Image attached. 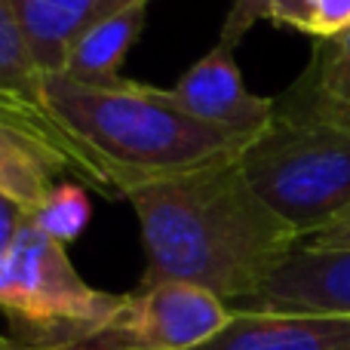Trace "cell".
Segmentation results:
<instances>
[{
  "instance_id": "12",
  "label": "cell",
  "mask_w": 350,
  "mask_h": 350,
  "mask_svg": "<svg viewBox=\"0 0 350 350\" xmlns=\"http://www.w3.org/2000/svg\"><path fill=\"white\" fill-rule=\"evenodd\" d=\"M65 178H77L74 163L46 139L0 114V193L34 212L53 187Z\"/></svg>"
},
{
  "instance_id": "8",
  "label": "cell",
  "mask_w": 350,
  "mask_h": 350,
  "mask_svg": "<svg viewBox=\"0 0 350 350\" xmlns=\"http://www.w3.org/2000/svg\"><path fill=\"white\" fill-rule=\"evenodd\" d=\"M234 310L317 314L350 320V249L298 246L249 301Z\"/></svg>"
},
{
  "instance_id": "9",
  "label": "cell",
  "mask_w": 350,
  "mask_h": 350,
  "mask_svg": "<svg viewBox=\"0 0 350 350\" xmlns=\"http://www.w3.org/2000/svg\"><path fill=\"white\" fill-rule=\"evenodd\" d=\"M191 350H350L347 317L230 310L212 338Z\"/></svg>"
},
{
  "instance_id": "11",
  "label": "cell",
  "mask_w": 350,
  "mask_h": 350,
  "mask_svg": "<svg viewBox=\"0 0 350 350\" xmlns=\"http://www.w3.org/2000/svg\"><path fill=\"white\" fill-rule=\"evenodd\" d=\"M273 111L350 129V28L314 43L308 68L273 98Z\"/></svg>"
},
{
  "instance_id": "15",
  "label": "cell",
  "mask_w": 350,
  "mask_h": 350,
  "mask_svg": "<svg viewBox=\"0 0 350 350\" xmlns=\"http://www.w3.org/2000/svg\"><path fill=\"white\" fill-rule=\"evenodd\" d=\"M31 218H34V224L43 234H49L55 243L68 246L90 224V197H86V187L77 178L59 181L53 187V193L31 212Z\"/></svg>"
},
{
  "instance_id": "4",
  "label": "cell",
  "mask_w": 350,
  "mask_h": 350,
  "mask_svg": "<svg viewBox=\"0 0 350 350\" xmlns=\"http://www.w3.org/2000/svg\"><path fill=\"white\" fill-rule=\"evenodd\" d=\"M120 295L92 289L71 265L65 246L25 221L6 252V280L0 310L10 320L16 345L53 350L68 345L86 329L98 326L117 308Z\"/></svg>"
},
{
  "instance_id": "14",
  "label": "cell",
  "mask_w": 350,
  "mask_h": 350,
  "mask_svg": "<svg viewBox=\"0 0 350 350\" xmlns=\"http://www.w3.org/2000/svg\"><path fill=\"white\" fill-rule=\"evenodd\" d=\"M317 16H320V0H234L218 40L237 46L258 22L283 25V28L317 37Z\"/></svg>"
},
{
  "instance_id": "2",
  "label": "cell",
  "mask_w": 350,
  "mask_h": 350,
  "mask_svg": "<svg viewBox=\"0 0 350 350\" xmlns=\"http://www.w3.org/2000/svg\"><path fill=\"white\" fill-rule=\"evenodd\" d=\"M46 105L55 120L105 166L117 197H126L145 181L240 157L252 142L200 123L172 102L170 90L126 77L96 90L74 83L65 74H49Z\"/></svg>"
},
{
  "instance_id": "7",
  "label": "cell",
  "mask_w": 350,
  "mask_h": 350,
  "mask_svg": "<svg viewBox=\"0 0 350 350\" xmlns=\"http://www.w3.org/2000/svg\"><path fill=\"white\" fill-rule=\"evenodd\" d=\"M234 49V43L218 40L170 86V96L206 126L255 139L273 120V98H261L249 90Z\"/></svg>"
},
{
  "instance_id": "5",
  "label": "cell",
  "mask_w": 350,
  "mask_h": 350,
  "mask_svg": "<svg viewBox=\"0 0 350 350\" xmlns=\"http://www.w3.org/2000/svg\"><path fill=\"white\" fill-rule=\"evenodd\" d=\"M228 320V304L197 286L139 283L98 326L53 350H191Z\"/></svg>"
},
{
  "instance_id": "1",
  "label": "cell",
  "mask_w": 350,
  "mask_h": 350,
  "mask_svg": "<svg viewBox=\"0 0 350 350\" xmlns=\"http://www.w3.org/2000/svg\"><path fill=\"white\" fill-rule=\"evenodd\" d=\"M123 200L148 255L142 283L197 286L230 310L301 246L298 230L252 191L240 157L145 181Z\"/></svg>"
},
{
  "instance_id": "6",
  "label": "cell",
  "mask_w": 350,
  "mask_h": 350,
  "mask_svg": "<svg viewBox=\"0 0 350 350\" xmlns=\"http://www.w3.org/2000/svg\"><path fill=\"white\" fill-rule=\"evenodd\" d=\"M0 114L16 123H25L53 148H59L74 163L77 181L92 185L105 197L114 200V181L105 172V166L55 120L46 105V74L40 71L31 43L25 37L22 25L16 18L10 0H0Z\"/></svg>"
},
{
  "instance_id": "17",
  "label": "cell",
  "mask_w": 350,
  "mask_h": 350,
  "mask_svg": "<svg viewBox=\"0 0 350 350\" xmlns=\"http://www.w3.org/2000/svg\"><path fill=\"white\" fill-rule=\"evenodd\" d=\"M301 246H314V249H350V209L341 212L329 228H323L320 234H314L308 243Z\"/></svg>"
},
{
  "instance_id": "18",
  "label": "cell",
  "mask_w": 350,
  "mask_h": 350,
  "mask_svg": "<svg viewBox=\"0 0 350 350\" xmlns=\"http://www.w3.org/2000/svg\"><path fill=\"white\" fill-rule=\"evenodd\" d=\"M0 350H28V347H22V345H16L12 338H6V335H0Z\"/></svg>"
},
{
  "instance_id": "16",
  "label": "cell",
  "mask_w": 350,
  "mask_h": 350,
  "mask_svg": "<svg viewBox=\"0 0 350 350\" xmlns=\"http://www.w3.org/2000/svg\"><path fill=\"white\" fill-rule=\"evenodd\" d=\"M28 218H31L28 209H22L18 203H12L10 197L0 193V252H10L12 240L18 237V230L25 228Z\"/></svg>"
},
{
  "instance_id": "10",
  "label": "cell",
  "mask_w": 350,
  "mask_h": 350,
  "mask_svg": "<svg viewBox=\"0 0 350 350\" xmlns=\"http://www.w3.org/2000/svg\"><path fill=\"white\" fill-rule=\"evenodd\" d=\"M10 3L37 65L49 77L65 71L68 55L86 31L142 0H10Z\"/></svg>"
},
{
  "instance_id": "13",
  "label": "cell",
  "mask_w": 350,
  "mask_h": 350,
  "mask_svg": "<svg viewBox=\"0 0 350 350\" xmlns=\"http://www.w3.org/2000/svg\"><path fill=\"white\" fill-rule=\"evenodd\" d=\"M145 18H148V0L126 6L117 16L98 22L96 28H90L77 40V46L71 49L62 74L68 80H74V83L96 86V90L120 83L123 80L120 68L126 62L133 43L139 40L142 28H145Z\"/></svg>"
},
{
  "instance_id": "3",
  "label": "cell",
  "mask_w": 350,
  "mask_h": 350,
  "mask_svg": "<svg viewBox=\"0 0 350 350\" xmlns=\"http://www.w3.org/2000/svg\"><path fill=\"white\" fill-rule=\"evenodd\" d=\"M240 170L308 243L350 209V129L273 111V120L243 148Z\"/></svg>"
}]
</instances>
